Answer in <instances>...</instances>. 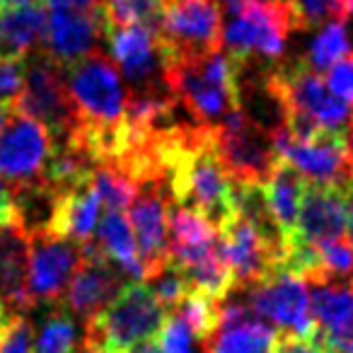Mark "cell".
Returning a JSON list of instances; mask_svg holds the SVG:
<instances>
[{"label": "cell", "mask_w": 353, "mask_h": 353, "mask_svg": "<svg viewBox=\"0 0 353 353\" xmlns=\"http://www.w3.org/2000/svg\"><path fill=\"white\" fill-rule=\"evenodd\" d=\"M162 56V83L199 123H218L242 107V65L228 51L203 56Z\"/></svg>", "instance_id": "1"}, {"label": "cell", "mask_w": 353, "mask_h": 353, "mask_svg": "<svg viewBox=\"0 0 353 353\" xmlns=\"http://www.w3.org/2000/svg\"><path fill=\"white\" fill-rule=\"evenodd\" d=\"M165 314L145 281H128L114 300L83 322V353H133L155 339Z\"/></svg>", "instance_id": "2"}, {"label": "cell", "mask_w": 353, "mask_h": 353, "mask_svg": "<svg viewBox=\"0 0 353 353\" xmlns=\"http://www.w3.org/2000/svg\"><path fill=\"white\" fill-rule=\"evenodd\" d=\"M225 15L230 17V22L223 27V46L242 65H250V61L274 63L283 56L290 32L305 30L295 0L290 3L240 0Z\"/></svg>", "instance_id": "3"}, {"label": "cell", "mask_w": 353, "mask_h": 353, "mask_svg": "<svg viewBox=\"0 0 353 353\" xmlns=\"http://www.w3.org/2000/svg\"><path fill=\"white\" fill-rule=\"evenodd\" d=\"M65 88L78 114V123L90 128H117L123 121L126 88L112 59L102 51H90L65 65Z\"/></svg>", "instance_id": "4"}, {"label": "cell", "mask_w": 353, "mask_h": 353, "mask_svg": "<svg viewBox=\"0 0 353 353\" xmlns=\"http://www.w3.org/2000/svg\"><path fill=\"white\" fill-rule=\"evenodd\" d=\"M213 141L218 157L237 184L261 187L281 162L271 131L242 107L232 109L213 123Z\"/></svg>", "instance_id": "5"}, {"label": "cell", "mask_w": 353, "mask_h": 353, "mask_svg": "<svg viewBox=\"0 0 353 353\" xmlns=\"http://www.w3.org/2000/svg\"><path fill=\"white\" fill-rule=\"evenodd\" d=\"M281 160L303 174L305 182L346 187L353 182V148L348 131H324L310 138H295L283 123L271 128Z\"/></svg>", "instance_id": "6"}, {"label": "cell", "mask_w": 353, "mask_h": 353, "mask_svg": "<svg viewBox=\"0 0 353 353\" xmlns=\"http://www.w3.org/2000/svg\"><path fill=\"white\" fill-rule=\"evenodd\" d=\"M12 112L41 121L54 141L63 138L78 123V114L65 88V68L41 49L25 61V88L12 104Z\"/></svg>", "instance_id": "7"}, {"label": "cell", "mask_w": 353, "mask_h": 353, "mask_svg": "<svg viewBox=\"0 0 353 353\" xmlns=\"http://www.w3.org/2000/svg\"><path fill=\"white\" fill-rule=\"evenodd\" d=\"M247 303V307L279 332L293 336H317V324L310 312L307 283L285 269H274L264 281L250 288L232 290Z\"/></svg>", "instance_id": "8"}, {"label": "cell", "mask_w": 353, "mask_h": 353, "mask_svg": "<svg viewBox=\"0 0 353 353\" xmlns=\"http://www.w3.org/2000/svg\"><path fill=\"white\" fill-rule=\"evenodd\" d=\"M160 54L203 56L223 49V10L218 0H174L165 6Z\"/></svg>", "instance_id": "9"}, {"label": "cell", "mask_w": 353, "mask_h": 353, "mask_svg": "<svg viewBox=\"0 0 353 353\" xmlns=\"http://www.w3.org/2000/svg\"><path fill=\"white\" fill-rule=\"evenodd\" d=\"M54 145V136L44 123L12 112L0 136V179L10 189L44 182Z\"/></svg>", "instance_id": "10"}, {"label": "cell", "mask_w": 353, "mask_h": 353, "mask_svg": "<svg viewBox=\"0 0 353 353\" xmlns=\"http://www.w3.org/2000/svg\"><path fill=\"white\" fill-rule=\"evenodd\" d=\"M80 264V245L49 232L27 235V295L32 307L63 300L65 288Z\"/></svg>", "instance_id": "11"}, {"label": "cell", "mask_w": 353, "mask_h": 353, "mask_svg": "<svg viewBox=\"0 0 353 353\" xmlns=\"http://www.w3.org/2000/svg\"><path fill=\"white\" fill-rule=\"evenodd\" d=\"M170 192L165 182H150L138 189L128 206V223L136 237L138 259L143 264V281L170 264V235H167V213H170Z\"/></svg>", "instance_id": "12"}, {"label": "cell", "mask_w": 353, "mask_h": 353, "mask_svg": "<svg viewBox=\"0 0 353 353\" xmlns=\"http://www.w3.org/2000/svg\"><path fill=\"white\" fill-rule=\"evenodd\" d=\"M128 281L131 279L94 242H88V245L80 247V264L75 269L61 303L75 317H83L85 322L94 312H99L109 300H114V295Z\"/></svg>", "instance_id": "13"}, {"label": "cell", "mask_w": 353, "mask_h": 353, "mask_svg": "<svg viewBox=\"0 0 353 353\" xmlns=\"http://www.w3.org/2000/svg\"><path fill=\"white\" fill-rule=\"evenodd\" d=\"M279 329L259 319L240 295L230 293L221 303L213 334L201 343L203 353H276Z\"/></svg>", "instance_id": "14"}, {"label": "cell", "mask_w": 353, "mask_h": 353, "mask_svg": "<svg viewBox=\"0 0 353 353\" xmlns=\"http://www.w3.org/2000/svg\"><path fill=\"white\" fill-rule=\"evenodd\" d=\"M104 34L102 6L92 10H70V8H46L44 37L39 49L61 65H70L97 49Z\"/></svg>", "instance_id": "15"}, {"label": "cell", "mask_w": 353, "mask_h": 353, "mask_svg": "<svg viewBox=\"0 0 353 353\" xmlns=\"http://www.w3.org/2000/svg\"><path fill=\"white\" fill-rule=\"evenodd\" d=\"M104 41L109 46L114 65L131 90L152 88L162 83V56L157 34L141 25L104 27Z\"/></svg>", "instance_id": "16"}, {"label": "cell", "mask_w": 353, "mask_h": 353, "mask_svg": "<svg viewBox=\"0 0 353 353\" xmlns=\"http://www.w3.org/2000/svg\"><path fill=\"white\" fill-rule=\"evenodd\" d=\"M307 288L317 339L334 353H346L353 341V279H322Z\"/></svg>", "instance_id": "17"}, {"label": "cell", "mask_w": 353, "mask_h": 353, "mask_svg": "<svg viewBox=\"0 0 353 353\" xmlns=\"http://www.w3.org/2000/svg\"><path fill=\"white\" fill-rule=\"evenodd\" d=\"M346 235V196L341 187L334 184L305 182L300 196L295 230L283 240H298L317 245L324 240Z\"/></svg>", "instance_id": "18"}, {"label": "cell", "mask_w": 353, "mask_h": 353, "mask_svg": "<svg viewBox=\"0 0 353 353\" xmlns=\"http://www.w3.org/2000/svg\"><path fill=\"white\" fill-rule=\"evenodd\" d=\"M99 218H102V199L92 184V174H90L80 182L56 189L54 211H51L49 225L44 232L83 247L92 242Z\"/></svg>", "instance_id": "19"}, {"label": "cell", "mask_w": 353, "mask_h": 353, "mask_svg": "<svg viewBox=\"0 0 353 353\" xmlns=\"http://www.w3.org/2000/svg\"><path fill=\"white\" fill-rule=\"evenodd\" d=\"M0 303L12 312H30L27 295V232L20 223L0 225Z\"/></svg>", "instance_id": "20"}, {"label": "cell", "mask_w": 353, "mask_h": 353, "mask_svg": "<svg viewBox=\"0 0 353 353\" xmlns=\"http://www.w3.org/2000/svg\"><path fill=\"white\" fill-rule=\"evenodd\" d=\"M46 8L41 3L0 10V56L25 59L41 46Z\"/></svg>", "instance_id": "21"}, {"label": "cell", "mask_w": 353, "mask_h": 353, "mask_svg": "<svg viewBox=\"0 0 353 353\" xmlns=\"http://www.w3.org/2000/svg\"><path fill=\"white\" fill-rule=\"evenodd\" d=\"M303 189H305L303 174L295 167H290L285 160H281L274 167L269 179L261 184L266 211H269L271 221L276 223V228H279V232L283 237H288L295 230Z\"/></svg>", "instance_id": "22"}, {"label": "cell", "mask_w": 353, "mask_h": 353, "mask_svg": "<svg viewBox=\"0 0 353 353\" xmlns=\"http://www.w3.org/2000/svg\"><path fill=\"white\" fill-rule=\"evenodd\" d=\"M92 242L128 276L131 281H143V264L138 259L136 237L131 223L123 211H104L99 225L94 230Z\"/></svg>", "instance_id": "23"}, {"label": "cell", "mask_w": 353, "mask_h": 353, "mask_svg": "<svg viewBox=\"0 0 353 353\" xmlns=\"http://www.w3.org/2000/svg\"><path fill=\"white\" fill-rule=\"evenodd\" d=\"M30 353H83V327L63 303L46 305Z\"/></svg>", "instance_id": "24"}, {"label": "cell", "mask_w": 353, "mask_h": 353, "mask_svg": "<svg viewBox=\"0 0 353 353\" xmlns=\"http://www.w3.org/2000/svg\"><path fill=\"white\" fill-rule=\"evenodd\" d=\"M104 27L141 25L160 34L165 0H102Z\"/></svg>", "instance_id": "25"}, {"label": "cell", "mask_w": 353, "mask_h": 353, "mask_svg": "<svg viewBox=\"0 0 353 353\" xmlns=\"http://www.w3.org/2000/svg\"><path fill=\"white\" fill-rule=\"evenodd\" d=\"M92 184L102 199L104 211H126L138 194V184L114 165H97L92 170Z\"/></svg>", "instance_id": "26"}, {"label": "cell", "mask_w": 353, "mask_h": 353, "mask_svg": "<svg viewBox=\"0 0 353 353\" xmlns=\"http://www.w3.org/2000/svg\"><path fill=\"white\" fill-rule=\"evenodd\" d=\"M348 51H351V41H348V32L343 22H329V25H322V32L312 39L305 63L317 73H327L329 65L343 59Z\"/></svg>", "instance_id": "27"}, {"label": "cell", "mask_w": 353, "mask_h": 353, "mask_svg": "<svg viewBox=\"0 0 353 353\" xmlns=\"http://www.w3.org/2000/svg\"><path fill=\"white\" fill-rule=\"evenodd\" d=\"M145 283L150 285V290L155 293V298L162 303V307L170 312L179 300L187 295L189 290V283H187V276L174 261L162 266L157 274H152L150 279H145Z\"/></svg>", "instance_id": "28"}, {"label": "cell", "mask_w": 353, "mask_h": 353, "mask_svg": "<svg viewBox=\"0 0 353 353\" xmlns=\"http://www.w3.org/2000/svg\"><path fill=\"white\" fill-rule=\"evenodd\" d=\"M155 343L160 346L162 353H194V343L196 336L192 334L189 324L176 310H170L165 314L160 332L155 334Z\"/></svg>", "instance_id": "29"}, {"label": "cell", "mask_w": 353, "mask_h": 353, "mask_svg": "<svg viewBox=\"0 0 353 353\" xmlns=\"http://www.w3.org/2000/svg\"><path fill=\"white\" fill-rule=\"evenodd\" d=\"M32 324L27 312H12L8 324L0 329V353H30Z\"/></svg>", "instance_id": "30"}, {"label": "cell", "mask_w": 353, "mask_h": 353, "mask_svg": "<svg viewBox=\"0 0 353 353\" xmlns=\"http://www.w3.org/2000/svg\"><path fill=\"white\" fill-rule=\"evenodd\" d=\"M327 88L336 97L353 104V51H348L343 59L327 68Z\"/></svg>", "instance_id": "31"}, {"label": "cell", "mask_w": 353, "mask_h": 353, "mask_svg": "<svg viewBox=\"0 0 353 353\" xmlns=\"http://www.w3.org/2000/svg\"><path fill=\"white\" fill-rule=\"evenodd\" d=\"M276 353H334V351L324 341H319L317 336L303 339V336H293V334H279Z\"/></svg>", "instance_id": "32"}, {"label": "cell", "mask_w": 353, "mask_h": 353, "mask_svg": "<svg viewBox=\"0 0 353 353\" xmlns=\"http://www.w3.org/2000/svg\"><path fill=\"white\" fill-rule=\"evenodd\" d=\"M8 223H20V221H17L15 196H12L10 187L0 179V225H8Z\"/></svg>", "instance_id": "33"}, {"label": "cell", "mask_w": 353, "mask_h": 353, "mask_svg": "<svg viewBox=\"0 0 353 353\" xmlns=\"http://www.w3.org/2000/svg\"><path fill=\"white\" fill-rule=\"evenodd\" d=\"M44 8H70V10H92L102 6V0H41Z\"/></svg>", "instance_id": "34"}, {"label": "cell", "mask_w": 353, "mask_h": 353, "mask_svg": "<svg viewBox=\"0 0 353 353\" xmlns=\"http://www.w3.org/2000/svg\"><path fill=\"white\" fill-rule=\"evenodd\" d=\"M343 196H346V235L353 242V182L343 187Z\"/></svg>", "instance_id": "35"}, {"label": "cell", "mask_w": 353, "mask_h": 353, "mask_svg": "<svg viewBox=\"0 0 353 353\" xmlns=\"http://www.w3.org/2000/svg\"><path fill=\"white\" fill-rule=\"evenodd\" d=\"M133 353H162V351H160V346H157L155 341H145L143 346H138Z\"/></svg>", "instance_id": "36"}, {"label": "cell", "mask_w": 353, "mask_h": 353, "mask_svg": "<svg viewBox=\"0 0 353 353\" xmlns=\"http://www.w3.org/2000/svg\"><path fill=\"white\" fill-rule=\"evenodd\" d=\"M10 114H12V109H10V107H6V104H0V136H3V128H6L8 119H10Z\"/></svg>", "instance_id": "37"}, {"label": "cell", "mask_w": 353, "mask_h": 353, "mask_svg": "<svg viewBox=\"0 0 353 353\" xmlns=\"http://www.w3.org/2000/svg\"><path fill=\"white\" fill-rule=\"evenodd\" d=\"M32 3H41V0H10V8H17V6H32Z\"/></svg>", "instance_id": "38"}, {"label": "cell", "mask_w": 353, "mask_h": 353, "mask_svg": "<svg viewBox=\"0 0 353 353\" xmlns=\"http://www.w3.org/2000/svg\"><path fill=\"white\" fill-rule=\"evenodd\" d=\"M348 141H351V148H353V114H351V123H348Z\"/></svg>", "instance_id": "39"}, {"label": "cell", "mask_w": 353, "mask_h": 353, "mask_svg": "<svg viewBox=\"0 0 353 353\" xmlns=\"http://www.w3.org/2000/svg\"><path fill=\"white\" fill-rule=\"evenodd\" d=\"M167 3H174V0H165V6H167Z\"/></svg>", "instance_id": "40"}]
</instances>
